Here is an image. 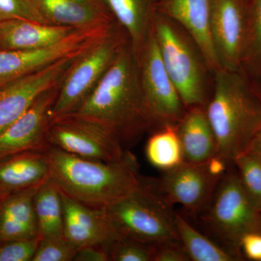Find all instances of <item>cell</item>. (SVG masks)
Listing matches in <instances>:
<instances>
[{"label":"cell","instance_id":"obj_1","mask_svg":"<svg viewBox=\"0 0 261 261\" xmlns=\"http://www.w3.org/2000/svg\"><path fill=\"white\" fill-rule=\"evenodd\" d=\"M112 130L126 149L149 125L144 108L138 61L129 42L75 112Z\"/></svg>","mask_w":261,"mask_h":261},{"label":"cell","instance_id":"obj_2","mask_svg":"<svg viewBox=\"0 0 261 261\" xmlns=\"http://www.w3.org/2000/svg\"><path fill=\"white\" fill-rule=\"evenodd\" d=\"M205 111L217 154L233 163L261 129V91L243 70L221 68L214 73Z\"/></svg>","mask_w":261,"mask_h":261},{"label":"cell","instance_id":"obj_3","mask_svg":"<svg viewBox=\"0 0 261 261\" xmlns=\"http://www.w3.org/2000/svg\"><path fill=\"white\" fill-rule=\"evenodd\" d=\"M46 152L51 181L65 195L91 207L106 208L140 185L139 164L130 151L116 162L84 159L55 147Z\"/></svg>","mask_w":261,"mask_h":261},{"label":"cell","instance_id":"obj_4","mask_svg":"<svg viewBox=\"0 0 261 261\" xmlns=\"http://www.w3.org/2000/svg\"><path fill=\"white\" fill-rule=\"evenodd\" d=\"M152 32L166 71L187 108H205L213 74L200 48L188 33L157 10Z\"/></svg>","mask_w":261,"mask_h":261},{"label":"cell","instance_id":"obj_5","mask_svg":"<svg viewBox=\"0 0 261 261\" xmlns=\"http://www.w3.org/2000/svg\"><path fill=\"white\" fill-rule=\"evenodd\" d=\"M206 210V226L222 247L242 260V238L259 231L261 213L244 189L233 163L220 180Z\"/></svg>","mask_w":261,"mask_h":261},{"label":"cell","instance_id":"obj_6","mask_svg":"<svg viewBox=\"0 0 261 261\" xmlns=\"http://www.w3.org/2000/svg\"><path fill=\"white\" fill-rule=\"evenodd\" d=\"M105 210L117 233L151 244L179 241L175 212L147 186L144 176L135 191Z\"/></svg>","mask_w":261,"mask_h":261},{"label":"cell","instance_id":"obj_7","mask_svg":"<svg viewBox=\"0 0 261 261\" xmlns=\"http://www.w3.org/2000/svg\"><path fill=\"white\" fill-rule=\"evenodd\" d=\"M128 41L116 27L77 57L62 80L51 118L75 112L95 88L121 48Z\"/></svg>","mask_w":261,"mask_h":261},{"label":"cell","instance_id":"obj_8","mask_svg":"<svg viewBox=\"0 0 261 261\" xmlns=\"http://www.w3.org/2000/svg\"><path fill=\"white\" fill-rule=\"evenodd\" d=\"M47 139L51 147L103 162L121 161L128 151L112 130L76 113L53 117Z\"/></svg>","mask_w":261,"mask_h":261},{"label":"cell","instance_id":"obj_9","mask_svg":"<svg viewBox=\"0 0 261 261\" xmlns=\"http://www.w3.org/2000/svg\"><path fill=\"white\" fill-rule=\"evenodd\" d=\"M137 61L149 130L177 126L187 108L165 68L152 29Z\"/></svg>","mask_w":261,"mask_h":261},{"label":"cell","instance_id":"obj_10","mask_svg":"<svg viewBox=\"0 0 261 261\" xmlns=\"http://www.w3.org/2000/svg\"><path fill=\"white\" fill-rule=\"evenodd\" d=\"M116 25L115 23L111 25L78 29L61 42L40 49H0V87L61 60L80 56Z\"/></svg>","mask_w":261,"mask_h":261},{"label":"cell","instance_id":"obj_11","mask_svg":"<svg viewBox=\"0 0 261 261\" xmlns=\"http://www.w3.org/2000/svg\"><path fill=\"white\" fill-rule=\"evenodd\" d=\"M144 180L168 205L179 204L195 214L205 210L220 181L211 176L205 163L185 161L164 171L159 178L144 177Z\"/></svg>","mask_w":261,"mask_h":261},{"label":"cell","instance_id":"obj_12","mask_svg":"<svg viewBox=\"0 0 261 261\" xmlns=\"http://www.w3.org/2000/svg\"><path fill=\"white\" fill-rule=\"evenodd\" d=\"M60 84L41 94L20 118L0 132V161L24 152H46L50 148L47 129Z\"/></svg>","mask_w":261,"mask_h":261},{"label":"cell","instance_id":"obj_13","mask_svg":"<svg viewBox=\"0 0 261 261\" xmlns=\"http://www.w3.org/2000/svg\"><path fill=\"white\" fill-rule=\"evenodd\" d=\"M77 57L61 60L0 87V132L20 118L41 94L61 83Z\"/></svg>","mask_w":261,"mask_h":261},{"label":"cell","instance_id":"obj_14","mask_svg":"<svg viewBox=\"0 0 261 261\" xmlns=\"http://www.w3.org/2000/svg\"><path fill=\"white\" fill-rule=\"evenodd\" d=\"M246 31L245 0H212L211 33L221 68L241 69Z\"/></svg>","mask_w":261,"mask_h":261},{"label":"cell","instance_id":"obj_15","mask_svg":"<svg viewBox=\"0 0 261 261\" xmlns=\"http://www.w3.org/2000/svg\"><path fill=\"white\" fill-rule=\"evenodd\" d=\"M158 10L188 33L213 74L221 68L211 33L212 0H161Z\"/></svg>","mask_w":261,"mask_h":261},{"label":"cell","instance_id":"obj_16","mask_svg":"<svg viewBox=\"0 0 261 261\" xmlns=\"http://www.w3.org/2000/svg\"><path fill=\"white\" fill-rule=\"evenodd\" d=\"M61 196L65 238L79 249L88 245H109L116 231L105 208L85 205L62 192Z\"/></svg>","mask_w":261,"mask_h":261},{"label":"cell","instance_id":"obj_17","mask_svg":"<svg viewBox=\"0 0 261 261\" xmlns=\"http://www.w3.org/2000/svg\"><path fill=\"white\" fill-rule=\"evenodd\" d=\"M47 23L77 29L117 23L102 0H30Z\"/></svg>","mask_w":261,"mask_h":261},{"label":"cell","instance_id":"obj_18","mask_svg":"<svg viewBox=\"0 0 261 261\" xmlns=\"http://www.w3.org/2000/svg\"><path fill=\"white\" fill-rule=\"evenodd\" d=\"M76 30L25 19L5 20L0 22V49L32 50L49 47Z\"/></svg>","mask_w":261,"mask_h":261},{"label":"cell","instance_id":"obj_19","mask_svg":"<svg viewBox=\"0 0 261 261\" xmlns=\"http://www.w3.org/2000/svg\"><path fill=\"white\" fill-rule=\"evenodd\" d=\"M47 152H28L0 161V197L39 186L49 178Z\"/></svg>","mask_w":261,"mask_h":261},{"label":"cell","instance_id":"obj_20","mask_svg":"<svg viewBox=\"0 0 261 261\" xmlns=\"http://www.w3.org/2000/svg\"><path fill=\"white\" fill-rule=\"evenodd\" d=\"M39 186L15 192L2 200L0 243L39 236L34 205V195Z\"/></svg>","mask_w":261,"mask_h":261},{"label":"cell","instance_id":"obj_21","mask_svg":"<svg viewBox=\"0 0 261 261\" xmlns=\"http://www.w3.org/2000/svg\"><path fill=\"white\" fill-rule=\"evenodd\" d=\"M117 23L123 29L136 58L150 35L159 0H102Z\"/></svg>","mask_w":261,"mask_h":261},{"label":"cell","instance_id":"obj_22","mask_svg":"<svg viewBox=\"0 0 261 261\" xmlns=\"http://www.w3.org/2000/svg\"><path fill=\"white\" fill-rule=\"evenodd\" d=\"M176 128L185 162L204 163L217 154V143L205 108H187Z\"/></svg>","mask_w":261,"mask_h":261},{"label":"cell","instance_id":"obj_23","mask_svg":"<svg viewBox=\"0 0 261 261\" xmlns=\"http://www.w3.org/2000/svg\"><path fill=\"white\" fill-rule=\"evenodd\" d=\"M34 205L41 238L64 237L61 192L50 178L38 188Z\"/></svg>","mask_w":261,"mask_h":261},{"label":"cell","instance_id":"obj_24","mask_svg":"<svg viewBox=\"0 0 261 261\" xmlns=\"http://www.w3.org/2000/svg\"><path fill=\"white\" fill-rule=\"evenodd\" d=\"M178 239L190 260H240L236 255L199 232L179 214H174Z\"/></svg>","mask_w":261,"mask_h":261},{"label":"cell","instance_id":"obj_25","mask_svg":"<svg viewBox=\"0 0 261 261\" xmlns=\"http://www.w3.org/2000/svg\"><path fill=\"white\" fill-rule=\"evenodd\" d=\"M147 161L154 167L168 171L185 162L176 126H166L154 130L145 147Z\"/></svg>","mask_w":261,"mask_h":261},{"label":"cell","instance_id":"obj_26","mask_svg":"<svg viewBox=\"0 0 261 261\" xmlns=\"http://www.w3.org/2000/svg\"><path fill=\"white\" fill-rule=\"evenodd\" d=\"M247 31L241 69L261 91V0H245Z\"/></svg>","mask_w":261,"mask_h":261},{"label":"cell","instance_id":"obj_27","mask_svg":"<svg viewBox=\"0 0 261 261\" xmlns=\"http://www.w3.org/2000/svg\"><path fill=\"white\" fill-rule=\"evenodd\" d=\"M155 245L116 232L108 246L110 261H153Z\"/></svg>","mask_w":261,"mask_h":261},{"label":"cell","instance_id":"obj_28","mask_svg":"<svg viewBox=\"0 0 261 261\" xmlns=\"http://www.w3.org/2000/svg\"><path fill=\"white\" fill-rule=\"evenodd\" d=\"M233 163L245 192L261 213V160L247 152L237 157Z\"/></svg>","mask_w":261,"mask_h":261},{"label":"cell","instance_id":"obj_29","mask_svg":"<svg viewBox=\"0 0 261 261\" xmlns=\"http://www.w3.org/2000/svg\"><path fill=\"white\" fill-rule=\"evenodd\" d=\"M78 250L65 237L41 238L32 261H71Z\"/></svg>","mask_w":261,"mask_h":261},{"label":"cell","instance_id":"obj_30","mask_svg":"<svg viewBox=\"0 0 261 261\" xmlns=\"http://www.w3.org/2000/svg\"><path fill=\"white\" fill-rule=\"evenodd\" d=\"M13 19L47 23L30 0H0V22Z\"/></svg>","mask_w":261,"mask_h":261},{"label":"cell","instance_id":"obj_31","mask_svg":"<svg viewBox=\"0 0 261 261\" xmlns=\"http://www.w3.org/2000/svg\"><path fill=\"white\" fill-rule=\"evenodd\" d=\"M41 237L0 243V261H32Z\"/></svg>","mask_w":261,"mask_h":261},{"label":"cell","instance_id":"obj_32","mask_svg":"<svg viewBox=\"0 0 261 261\" xmlns=\"http://www.w3.org/2000/svg\"><path fill=\"white\" fill-rule=\"evenodd\" d=\"M181 242H166L156 244L153 261H189Z\"/></svg>","mask_w":261,"mask_h":261},{"label":"cell","instance_id":"obj_33","mask_svg":"<svg viewBox=\"0 0 261 261\" xmlns=\"http://www.w3.org/2000/svg\"><path fill=\"white\" fill-rule=\"evenodd\" d=\"M240 247L242 253L249 260L261 261L260 231H252L244 235Z\"/></svg>","mask_w":261,"mask_h":261},{"label":"cell","instance_id":"obj_34","mask_svg":"<svg viewBox=\"0 0 261 261\" xmlns=\"http://www.w3.org/2000/svg\"><path fill=\"white\" fill-rule=\"evenodd\" d=\"M108 245H94L79 249L75 261H110Z\"/></svg>","mask_w":261,"mask_h":261},{"label":"cell","instance_id":"obj_35","mask_svg":"<svg viewBox=\"0 0 261 261\" xmlns=\"http://www.w3.org/2000/svg\"><path fill=\"white\" fill-rule=\"evenodd\" d=\"M247 152L255 154L261 160V129L254 137Z\"/></svg>","mask_w":261,"mask_h":261},{"label":"cell","instance_id":"obj_36","mask_svg":"<svg viewBox=\"0 0 261 261\" xmlns=\"http://www.w3.org/2000/svg\"><path fill=\"white\" fill-rule=\"evenodd\" d=\"M259 231H260V232H261V220H260V228H259Z\"/></svg>","mask_w":261,"mask_h":261},{"label":"cell","instance_id":"obj_37","mask_svg":"<svg viewBox=\"0 0 261 261\" xmlns=\"http://www.w3.org/2000/svg\"><path fill=\"white\" fill-rule=\"evenodd\" d=\"M3 198H4V197H0V202H1V201H2V200H3Z\"/></svg>","mask_w":261,"mask_h":261}]
</instances>
